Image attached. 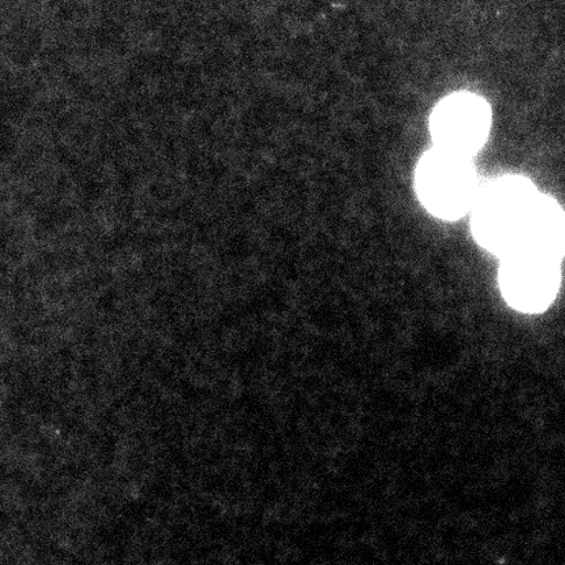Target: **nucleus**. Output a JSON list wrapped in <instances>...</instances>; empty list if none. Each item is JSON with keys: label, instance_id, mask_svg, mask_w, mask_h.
Instances as JSON below:
<instances>
[{"label": "nucleus", "instance_id": "20e7f679", "mask_svg": "<svg viewBox=\"0 0 565 565\" xmlns=\"http://www.w3.org/2000/svg\"><path fill=\"white\" fill-rule=\"evenodd\" d=\"M500 259L499 288L508 306L527 315L545 312L559 294L562 260L529 253Z\"/></svg>", "mask_w": 565, "mask_h": 565}, {"label": "nucleus", "instance_id": "39448f33", "mask_svg": "<svg viewBox=\"0 0 565 565\" xmlns=\"http://www.w3.org/2000/svg\"><path fill=\"white\" fill-rule=\"evenodd\" d=\"M564 231V214L559 203L548 195L541 194L532 222L512 253L536 254L563 260Z\"/></svg>", "mask_w": 565, "mask_h": 565}, {"label": "nucleus", "instance_id": "f03ea898", "mask_svg": "<svg viewBox=\"0 0 565 565\" xmlns=\"http://www.w3.org/2000/svg\"><path fill=\"white\" fill-rule=\"evenodd\" d=\"M479 189L472 159L434 147L416 166V194L423 207L441 221L456 222L468 215Z\"/></svg>", "mask_w": 565, "mask_h": 565}, {"label": "nucleus", "instance_id": "f257e3e1", "mask_svg": "<svg viewBox=\"0 0 565 565\" xmlns=\"http://www.w3.org/2000/svg\"><path fill=\"white\" fill-rule=\"evenodd\" d=\"M541 194L522 175L500 177L479 189L470 210L472 237L494 256H508L524 237Z\"/></svg>", "mask_w": 565, "mask_h": 565}, {"label": "nucleus", "instance_id": "7ed1b4c3", "mask_svg": "<svg viewBox=\"0 0 565 565\" xmlns=\"http://www.w3.org/2000/svg\"><path fill=\"white\" fill-rule=\"evenodd\" d=\"M492 113L484 98L468 92L445 97L430 115L434 147L472 159L489 140Z\"/></svg>", "mask_w": 565, "mask_h": 565}]
</instances>
